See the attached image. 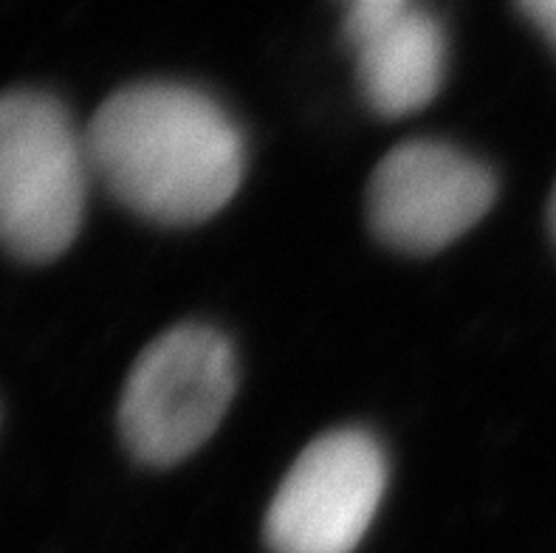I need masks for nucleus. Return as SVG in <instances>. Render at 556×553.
Wrapping results in <instances>:
<instances>
[{
    "label": "nucleus",
    "mask_w": 556,
    "mask_h": 553,
    "mask_svg": "<svg viewBox=\"0 0 556 553\" xmlns=\"http://www.w3.org/2000/svg\"><path fill=\"white\" fill-rule=\"evenodd\" d=\"M93 178L159 224H198L232 201L247 148L204 91L141 83L113 93L85 127Z\"/></svg>",
    "instance_id": "1"
},
{
    "label": "nucleus",
    "mask_w": 556,
    "mask_h": 553,
    "mask_svg": "<svg viewBox=\"0 0 556 553\" xmlns=\"http://www.w3.org/2000/svg\"><path fill=\"white\" fill-rule=\"evenodd\" d=\"M93 178L88 141L56 99L0 97V246L23 263H49L83 229Z\"/></svg>",
    "instance_id": "2"
},
{
    "label": "nucleus",
    "mask_w": 556,
    "mask_h": 553,
    "mask_svg": "<svg viewBox=\"0 0 556 553\" xmlns=\"http://www.w3.org/2000/svg\"><path fill=\"white\" fill-rule=\"evenodd\" d=\"M238 387L232 344L204 325H181L155 339L127 376L119 429L150 466L192 455L224 420Z\"/></svg>",
    "instance_id": "3"
},
{
    "label": "nucleus",
    "mask_w": 556,
    "mask_h": 553,
    "mask_svg": "<svg viewBox=\"0 0 556 553\" xmlns=\"http://www.w3.org/2000/svg\"><path fill=\"white\" fill-rule=\"evenodd\" d=\"M388 489V457L374 435L337 429L305 447L266 514L275 553H353Z\"/></svg>",
    "instance_id": "4"
},
{
    "label": "nucleus",
    "mask_w": 556,
    "mask_h": 553,
    "mask_svg": "<svg viewBox=\"0 0 556 553\" xmlns=\"http://www.w3.org/2000/svg\"><path fill=\"white\" fill-rule=\"evenodd\" d=\"M492 169L446 141H404L376 167L367 215L381 240L409 254H430L458 240L492 210Z\"/></svg>",
    "instance_id": "5"
},
{
    "label": "nucleus",
    "mask_w": 556,
    "mask_h": 553,
    "mask_svg": "<svg viewBox=\"0 0 556 553\" xmlns=\"http://www.w3.org/2000/svg\"><path fill=\"white\" fill-rule=\"evenodd\" d=\"M348 40L365 99L381 116H407L435 99L444 83V28L413 0L348 7Z\"/></svg>",
    "instance_id": "6"
},
{
    "label": "nucleus",
    "mask_w": 556,
    "mask_h": 553,
    "mask_svg": "<svg viewBox=\"0 0 556 553\" xmlns=\"http://www.w3.org/2000/svg\"><path fill=\"white\" fill-rule=\"evenodd\" d=\"M522 14L534 23L556 49V0H517Z\"/></svg>",
    "instance_id": "7"
},
{
    "label": "nucleus",
    "mask_w": 556,
    "mask_h": 553,
    "mask_svg": "<svg viewBox=\"0 0 556 553\" xmlns=\"http://www.w3.org/2000/svg\"><path fill=\"white\" fill-rule=\"evenodd\" d=\"M381 3H404V0H348V7H381Z\"/></svg>",
    "instance_id": "8"
},
{
    "label": "nucleus",
    "mask_w": 556,
    "mask_h": 553,
    "mask_svg": "<svg viewBox=\"0 0 556 553\" xmlns=\"http://www.w3.org/2000/svg\"><path fill=\"white\" fill-rule=\"evenodd\" d=\"M551 231H554V238H556V189H554V196H551Z\"/></svg>",
    "instance_id": "9"
}]
</instances>
